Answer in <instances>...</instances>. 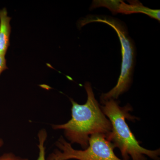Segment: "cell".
Here are the masks:
<instances>
[{
  "label": "cell",
  "instance_id": "6da1fadb",
  "mask_svg": "<svg viewBox=\"0 0 160 160\" xmlns=\"http://www.w3.org/2000/svg\"><path fill=\"white\" fill-rule=\"evenodd\" d=\"M87 99L83 105L70 98L71 118L66 123L52 125L55 130H63L66 140L70 144H78L83 149L89 146L90 137L97 133L107 135L111 131V122L105 115L96 99L91 84L84 86Z\"/></svg>",
  "mask_w": 160,
  "mask_h": 160
},
{
  "label": "cell",
  "instance_id": "7a4b0ae2",
  "mask_svg": "<svg viewBox=\"0 0 160 160\" xmlns=\"http://www.w3.org/2000/svg\"><path fill=\"white\" fill-rule=\"evenodd\" d=\"M101 108L111 122V131L106 138L119 149L124 160H147L146 156L153 160H160V149L150 150L142 147L132 132L126 119L134 121L137 118L130 114L132 108L129 104L121 106L117 100L101 101Z\"/></svg>",
  "mask_w": 160,
  "mask_h": 160
},
{
  "label": "cell",
  "instance_id": "3957f363",
  "mask_svg": "<svg viewBox=\"0 0 160 160\" xmlns=\"http://www.w3.org/2000/svg\"><path fill=\"white\" fill-rule=\"evenodd\" d=\"M101 22L109 25L114 29L120 41L122 62L121 74L117 84L110 91L102 93L100 101L117 100L121 95L129 90L132 82L135 64V48L133 42L128 35L126 28L118 21L109 18L98 17L88 18L82 21V26L91 22Z\"/></svg>",
  "mask_w": 160,
  "mask_h": 160
},
{
  "label": "cell",
  "instance_id": "277c9868",
  "mask_svg": "<svg viewBox=\"0 0 160 160\" xmlns=\"http://www.w3.org/2000/svg\"><path fill=\"white\" fill-rule=\"evenodd\" d=\"M55 145L57 149L49 156L48 160H124L116 155L114 146L102 133L91 135L89 146L83 150L73 149L62 136L59 138Z\"/></svg>",
  "mask_w": 160,
  "mask_h": 160
},
{
  "label": "cell",
  "instance_id": "5b68a950",
  "mask_svg": "<svg viewBox=\"0 0 160 160\" xmlns=\"http://www.w3.org/2000/svg\"><path fill=\"white\" fill-rule=\"evenodd\" d=\"M127 4L122 1H96L92 3V8L105 7L112 13H122L130 14L132 13H142L160 21L159 9H150L143 6L137 1H129Z\"/></svg>",
  "mask_w": 160,
  "mask_h": 160
},
{
  "label": "cell",
  "instance_id": "8992f818",
  "mask_svg": "<svg viewBox=\"0 0 160 160\" xmlns=\"http://www.w3.org/2000/svg\"><path fill=\"white\" fill-rule=\"evenodd\" d=\"M11 18L8 16L6 8L0 10V55L5 56L10 45L9 40L11 27Z\"/></svg>",
  "mask_w": 160,
  "mask_h": 160
},
{
  "label": "cell",
  "instance_id": "52a82bcc",
  "mask_svg": "<svg viewBox=\"0 0 160 160\" xmlns=\"http://www.w3.org/2000/svg\"><path fill=\"white\" fill-rule=\"evenodd\" d=\"M47 138V133L46 129H42L40 130L38 133L39 155L37 160H47L46 158V147L45 146V142Z\"/></svg>",
  "mask_w": 160,
  "mask_h": 160
},
{
  "label": "cell",
  "instance_id": "ba28073f",
  "mask_svg": "<svg viewBox=\"0 0 160 160\" xmlns=\"http://www.w3.org/2000/svg\"><path fill=\"white\" fill-rule=\"evenodd\" d=\"M0 160H29L26 158H22L15 155L12 152L4 153L0 156Z\"/></svg>",
  "mask_w": 160,
  "mask_h": 160
},
{
  "label": "cell",
  "instance_id": "9c48e42d",
  "mask_svg": "<svg viewBox=\"0 0 160 160\" xmlns=\"http://www.w3.org/2000/svg\"><path fill=\"white\" fill-rule=\"evenodd\" d=\"M8 69L6 65V60L5 56L0 55V75L3 71Z\"/></svg>",
  "mask_w": 160,
  "mask_h": 160
},
{
  "label": "cell",
  "instance_id": "30bf717a",
  "mask_svg": "<svg viewBox=\"0 0 160 160\" xmlns=\"http://www.w3.org/2000/svg\"><path fill=\"white\" fill-rule=\"evenodd\" d=\"M3 145H4V141L2 139L0 138V149L2 147Z\"/></svg>",
  "mask_w": 160,
  "mask_h": 160
}]
</instances>
